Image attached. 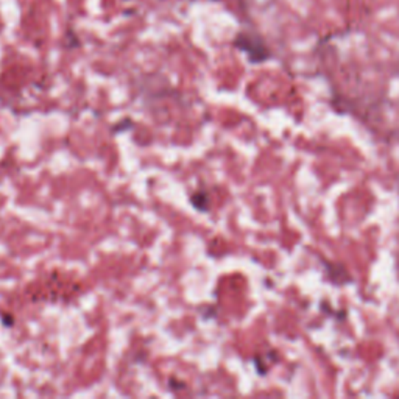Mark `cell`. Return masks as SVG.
Segmentation results:
<instances>
[{
  "label": "cell",
  "instance_id": "6da1fadb",
  "mask_svg": "<svg viewBox=\"0 0 399 399\" xmlns=\"http://www.w3.org/2000/svg\"><path fill=\"white\" fill-rule=\"evenodd\" d=\"M236 45L242 52L248 54L250 60L254 62L267 60V56H269V52H267V49H265V45L259 41V39H256L254 36H250V34H245V33L239 34V38L236 39Z\"/></svg>",
  "mask_w": 399,
  "mask_h": 399
},
{
  "label": "cell",
  "instance_id": "7a4b0ae2",
  "mask_svg": "<svg viewBox=\"0 0 399 399\" xmlns=\"http://www.w3.org/2000/svg\"><path fill=\"white\" fill-rule=\"evenodd\" d=\"M207 203H209V198H207V195L205 192H196L192 196V205L198 211H207V207H209Z\"/></svg>",
  "mask_w": 399,
  "mask_h": 399
}]
</instances>
